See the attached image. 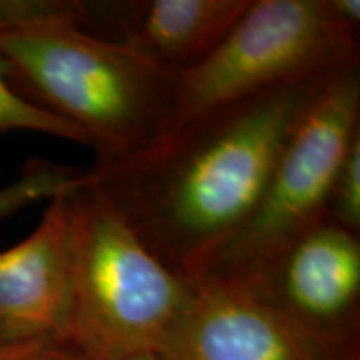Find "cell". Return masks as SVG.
<instances>
[{"label":"cell","mask_w":360,"mask_h":360,"mask_svg":"<svg viewBox=\"0 0 360 360\" xmlns=\"http://www.w3.org/2000/svg\"><path fill=\"white\" fill-rule=\"evenodd\" d=\"M12 130L53 135L84 146L77 130L22 96L12 84L11 67L0 56V134Z\"/></svg>","instance_id":"12"},{"label":"cell","mask_w":360,"mask_h":360,"mask_svg":"<svg viewBox=\"0 0 360 360\" xmlns=\"http://www.w3.org/2000/svg\"><path fill=\"white\" fill-rule=\"evenodd\" d=\"M79 27L89 30L90 2L77 0H0V35L44 29Z\"/></svg>","instance_id":"11"},{"label":"cell","mask_w":360,"mask_h":360,"mask_svg":"<svg viewBox=\"0 0 360 360\" xmlns=\"http://www.w3.org/2000/svg\"><path fill=\"white\" fill-rule=\"evenodd\" d=\"M328 75L209 112L147 154L96 164L92 182L155 257L197 281L254 212L292 125Z\"/></svg>","instance_id":"1"},{"label":"cell","mask_w":360,"mask_h":360,"mask_svg":"<svg viewBox=\"0 0 360 360\" xmlns=\"http://www.w3.org/2000/svg\"><path fill=\"white\" fill-rule=\"evenodd\" d=\"M327 219L360 236V132L345 150L327 200Z\"/></svg>","instance_id":"13"},{"label":"cell","mask_w":360,"mask_h":360,"mask_svg":"<svg viewBox=\"0 0 360 360\" xmlns=\"http://www.w3.org/2000/svg\"><path fill=\"white\" fill-rule=\"evenodd\" d=\"M192 283L193 294L186 312L155 352L160 360L339 357L302 334L255 283L233 277Z\"/></svg>","instance_id":"7"},{"label":"cell","mask_w":360,"mask_h":360,"mask_svg":"<svg viewBox=\"0 0 360 360\" xmlns=\"http://www.w3.org/2000/svg\"><path fill=\"white\" fill-rule=\"evenodd\" d=\"M89 169L69 167L56 162L32 159L22 169L20 177L0 188V220L34 202L67 193L89 179Z\"/></svg>","instance_id":"10"},{"label":"cell","mask_w":360,"mask_h":360,"mask_svg":"<svg viewBox=\"0 0 360 360\" xmlns=\"http://www.w3.org/2000/svg\"><path fill=\"white\" fill-rule=\"evenodd\" d=\"M129 360H160V359L157 357L155 354H141V355H137V357H132Z\"/></svg>","instance_id":"16"},{"label":"cell","mask_w":360,"mask_h":360,"mask_svg":"<svg viewBox=\"0 0 360 360\" xmlns=\"http://www.w3.org/2000/svg\"><path fill=\"white\" fill-rule=\"evenodd\" d=\"M0 360H79V357L67 345H39L4 350Z\"/></svg>","instance_id":"14"},{"label":"cell","mask_w":360,"mask_h":360,"mask_svg":"<svg viewBox=\"0 0 360 360\" xmlns=\"http://www.w3.org/2000/svg\"><path fill=\"white\" fill-rule=\"evenodd\" d=\"M357 60L359 32L335 19L328 0H252L217 51L179 77L172 135L220 107Z\"/></svg>","instance_id":"5"},{"label":"cell","mask_w":360,"mask_h":360,"mask_svg":"<svg viewBox=\"0 0 360 360\" xmlns=\"http://www.w3.org/2000/svg\"><path fill=\"white\" fill-rule=\"evenodd\" d=\"M15 89L75 129L97 164L147 154L172 135L179 75L125 44L79 27L0 35Z\"/></svg>","instance_id":"2"},{"label":"cell","mask_w":360,"mask_h":360,"mask_svg":"<svg viewBox=\"0 0 360 360\" xmlns=\"http://www.w3.org/2000/svg\"><path fill=\"white\" fill-rule=\"evenodd\" d=\"M359 132L357 60L332 72L300 112L254 212L197 281L257 276L294 238L327 219L335 172Z\"/></svg>","instance_id":"4"},{"label":"cell","mask_w":360,"mask_h":360,"mask_svg":"<svg viewBox=\"0 0 360 360\" xmlns=\"http://www.w3.org/2000/svg\"><path fill=\"white\" fill-rule=\"evenodd\" d=\"M70 192L49 200L30 236L0 252V350L67 345L74 285Z\"/></svg>","instance_id":"8"},{"label":"cell","mask_w":360,"mask_h":360,"mask_svg":"<svg viewBox=\"0 0 360 360\" xmlns=\"http://www.w3.org/2000/svg\"><path fill=\"white\" fill-rule=\"evenodd\" d=\"M332 360H360L359 359V349L350 350V352H347V354H342V355H339V357H335Z\"/></svg>","instance_id":"15"},{"label":"cell","mask_w":360,"mask_h":360,"mask_svg":"<svg viewBox=\"0 0 360 360\" xmlns=\"http://www.w3.org/2000/svg\"><path fill=\"white\" fill-rule=\"evenodd\" d=\"M70 202L74 285L67 347L79 360L155 354L186 312L193 283L148 250L92 174L70 192Z\"/></svg>","instance_id":"3"},{"label":"cell","mask_w":360,"mask_h":360,"mask_svg":"<svg viewBox=\"0 0 360 360\" xmlns=\"http://www.w3.org/2000/svg\"><path fill=\"white\" fill-rule=\"evenodd\" d=\"M244 281L255 283L327 354L359 349V233L323 219Z\"/></svg>","instance_id":"6"},{"label":"cell","mask_w":360,"mask_h":360,"mask_svg":"<svg viewBox=\"0 0 360 360\" xmlns=\"http://www.w3.org/2000/svg\"><path fill=\"white\" fill-rule=\"evenodd\" d=\"M250 4L252 0L90 2L87 32L125 44L180 77L217 51Z\"/></svg>","instance_id":"9"},{"label":"cell","mask_w":360,"mask_h":360,"mask_svg":"<svg viewBox=\"0 0 360 360\" xmlns=\"http://www.w3.org/2000/svg\"><path fill=\"white\" fill-rule=\"evenodd\" d=\"M7 350H11V349H7ZM0 352H4V350H0Z\"/></svg>","instance_id":"17"}]
</instances>
